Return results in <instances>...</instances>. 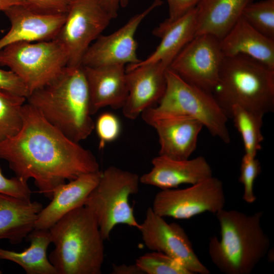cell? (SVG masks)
Segmentation results:
<instances>
[{
	"label": "cell",
	"mask_w": 274,
	"mask_h": 274,
	"mask_svg": "<svg viewBox=\"0 0 274 274\" xmlns=\"http://www.w3.org/2000/svg\"><path fill=\"white\" fill-rule=\"evenodd\" d=\"M19 132L0 144V159L16 177L32 179L41 193L51 199L60 185L100 170L92 153L63 134L26 101Z\"/></svg>",
	"instance_id": "1"
},
{
	"label": "cell",
	"mask_w": 274,
	"mask_h": 274,
	"mask_svg": "<svg viewBox=\"0 0 274 274\" xmlns=\"http://www.w3.org/2000/svg\"><path fill=\"white\" fill-rule=\"evenodd\" d=\"M26 102L75 142L87 139L94 128L82 65L66 66L49 83L31 92Z\"/></svg>",
	"instance_id": "2"
},
{
	"label": "cell",
	"mask_w": 274,
	"mask_h": 274,
	"mask_svg": "<svg viewBox=\"0 0 274 274\" xmlns=\"http://www.w3.org/2000/svg\"><path fill=\"white\" fill-rule=\"evenodd\" d=\"M54 249L48 258L57 274H100L104 239L97 221L85 206L61 218L49 229Z\"/></svg>",
	"instance_id": "3"
},
{
	"label": "cell",
	"mask_w": 274,
	"mask_h": 274,
	"mask_svg": "<svg viewBox=\"0 0 274 274\" xmlns=\"http://www.w3.org/2000/svg\"><path fill=\"white\" fill-rule=\"evenodd\" d=\"M215 215L221 238L212 237L209 254L213 263L226 274H250L267 254L270 239L261 224L263 212L252 215L242 212L218 211Z\"/></svg>",
	"instance_id": "4"
},
{
	"label": "cell",
	"mask_w": 274,
	"mask_h": 274,
	"mask_svg": "<svg viewBox=\"0 0 274 274\" xmlns=\"http://www.w3.org/2000/svg\"><path fill=\"white\" fill-rule=\"evenodd\" d=\"M212 94L227 116L233 105L264 115L274 110V69L244 55L224 57Z\"/></svg>",
	"instance_id": "5"
},
{
	"label": "cell",
	"mask_w": 274,
	"mask_h": 274,
	"mask_svg": "<svg viewBox=\"0 0 274 274\" xmlns=\"http://www.w3.org/2000/svg\"><path fill=\"white\" fill-rule=\"evenodd\" d=\"M165 77V89L158 105L148 109L157 114L195 119L213 136L229 143L228 117L212 94L188 83L168 67Z\"/></svg>",
	"instance_id": "6"
},
{
	"label": "cell",
	"mask_w": 274,
	"mask_h": 274,
	"mask_svg": "<svg viewBox=\"0 0 274 274\" xmlns=\"http://www.w3.org/2000/svg\"><path fill=\"white\" fill-rule=\"evenodd\" d=\"M140 183L136 174L116 166H111L101 171L99 182L84 206L94 214L105 241L118 224L139 228L140 224L129 199L131 195L138 193Z\"/></svg>",
	"instance_id": "7"
},
{
	"label": "cell",
	"mask_w": 274,
	"mask_h": 274,
	"mask_svg": "<svg viewBox=\"0 0 274 274\" xmlns=\"http://www.w3.org/2000/svg\"><path fill=\"white\" fill-rule=\"evenodd\" d=\"M67 64V53L56 39L17 42L0 50V66L17 75L29 94L51 81Z\"/></svg>",
	"instance_id": "8"
},
{
	"label": "cell",
	"mask_w": 274,
	"mask_h": 274,
	"mask_svg": "<svg viewBox=\"0 0 274 274\" xmlns=\"http://www.w3.org/2000/svg\"><path fill=\"white\" fill-rule=\"evenodd\" d=\"M113 19L100 0H75L56 39L65 49L67 66L81 65L91 44Z\"/></svg>",
	"instance_id": "9"
},
{
	"label": "cell",
	"mask_w": 274,
	"mask_h": 274,
	"mask_svg": "<svg viewBox=\"0 0 274 274\" xmlns=\"http://www.w3.org/2000/svg\"><path fill=\"white\" fill-rule=\"evenodd\" d=\"M225 204L223 184L213 176L186 188L161 189L151 208L162 217L183 220L207 212L216 214Z\"/></svg>",
	"instance_id": "10"
},
{
	"label": "cell",
	"mask_w": 274,
	"mask_h": 274,
	"mask_svg": "<svg viewBox=\"0 0 274 274\" xmlns=\"http://www.w3.org/2000/svg\"><path fill=\"white\" fill-rule=\"evenodd\" d=\"M224 58L220 40L210 34L196 35L168 68L188 83L212 93Z\"/></svg>",
	"instance_id": "11"
},
{
	"label": "cell",
	"mask_w": 274,
	"mask_h": 274,
	"mask_svg": "<svg viewBox=\"0 0 274 274\" xmlns=\"http://www.w3.org/2000/svg\"><path fill=\"white\" fill-rule=\"evenodd\" d=\"M142 240L152 251L163 253L180 262L192 274H209L210 271L200 261L184 229L179 224L168 223L151 207L140 224Z\"/></svg>",
	"instance_id": "12"
},
{
	"label": "cell",
	"mask_w": 274,
	"mask_h": 274,
	"mask_svg": "<svg viewBox=\"0 0 274 274\" xmlns=\"http://www.w3.org/2000/svg\"><path fill=\"white\" fill-rule=\"evenodd\" d=\"M162 4L161 0H154L144 11L133 16L114 32L99 36L87 49L81 65L99 67L139 63L142 60L137 55L135 33L145 18Z\"/></svg>",
	"instance_id": "13"
},
{
	"label": "cell",
	"mask_w": 274,
	"mask_h": 274,
	"mask_svg": "<svg viewBox=\"0 0 274 274\" xmlns=\"http://www.w3.org/2000/svg\"><path fill=\"white\" fill-rule=\"evenodd\" d=\"M141 115L157 133L159 155L176 160L189 158L196 149L203 127L201 122L185 116L157 114L149 109Z\"/></svg>",
	"instance_id": "14"
},
{
	"label": "cell",
	"mask_w": 274,
	"mask_h": 274,
	"mask_svg": "<svg viewBox=\"0 0 274 274\" xmlns=\"http://www.w3.org/2000/svg\"><path fill=\"white\" fill-rule=\"evenodd\" d=\"M125 68L128 95L122 110L126 118L133 120L162 97L166 68L160 62L129 64Z\"/></svg>",
	"instance_id": "15"
},
{
	"label": "cell",
	"mask_w": 274,
	"mask_h": 274,
	"mask_svg": "<svg viewBox=\"0 0 274 274\" xmlns=\"http://www.w3.org/2000/svg\"><path fill=\"white\" fill-rule=\"evenodd\" d=\"M11 27L0 39V50L17 42L47 41L56 38L66 17L65 14L38 13L22 5H14L4 10Z\"/></svg>",
	"instance_id": "16"
},
{
	"label": "cell",
	"mask_w": 274,
	"mask_h": 274,
	"mask_svg": "<svg viewBox=\"0 0 274 274\" xmlns=\"http://www.w3.org/2000/svg\"><path fill=\"white\" fill-rule=\"evenodd\" d=\"M151 163V170L140 177V182L161 189L193 185L213 177L211 166L203 156L176 160L158 155Z\"/></svg>",
	"instance_id": "17"
},
{
	"label": "cell",
	"mask_w": 274,
	"mask_h": 274,
	"mask_svg": "<svg viewBox=\"0 0 274 274\" xmlns=\"http://www.w3.org/2000/svg\"><path fill=\"white\" fill-rule=\"evenodd\" d=\"M82 66L88 86L92 115L106 107L122 109L128 95L125 65Z\"/></svg>",
	"instance_id": "18"
},
{
	"label": "cell",
	"mask_w": 274,
	"mask_h": 274,
	"mask_svg": "<svg viewBox=\"0 0 274 274\" xmlns=\"http://www.w3.org/2000/svg\"><path fill=\"white\" fill-rule=\"evenodd\" d=\"M101 174L100 170L84 174L59 186L50 202L39 214L35 229L48 230L65 214L84 206Z\"/></svg>",
	"instance_id": "19"
},
{
	"label": "cell",
	"mask_w": 274,
	"mask_h": 274,
	"mask_svg": "<svg viewBox=\"0 0 274 274\" xmlns=\"http://www.w3.org/2000/svg\"><path fill=\"white\" fill-rule=\"evenodd\" d=\"M197 28L196 7L173 21L165 20L153 31L161 41L154 51L136 64L160 62L169 67L182 49L195 36Z\"/></svg>",
	"instance_id": "20"
},
{
	"label": "cell",
	"mask_w": 274,
	"mask_h": 274,
	"mask_svg": "<svg viewBox=\"0 0 274 274\" xmlns=\"http://www.w3.org/2000/svg\"><path fill=\"white\" fill-rule=\"evenodd\" d=\"M224 57L244 55L274 69V39L250 25L242 16L220 40Z\"/></svg>",
	"instance_id": "21"
},
{
	"label": "cell",
	"mask_w": 274,
	"mask_h": 274,
	"mask_svg": "<svg viewBox=\"0 0 274 274\" xmlns=\"http://www.w3.org/2000/svg\"><path fill=\"white\" fill-rule=\"evenodd\" d=\"M43 208L39 202L0 193V239L20 244L35 229Z\"/></svg>",
	"instance_id": "22"
},
{
	"label": "cell",
	"mask_w": 274,
	"mask_h": 274,
	"mask_svg": "<svg viewBox=\"0 0 274 274\" xmlns=\"http://www.w3.org/2000/svg\"><path fill=\"white\" fill-rule=\"evenodd\" d=\"M254 0H200L196 7V35H212L221 40ZM195 35V36H196Z\"/></svg>",
	"instance_id": "23"
},
{
	"label": "cell",
	"mask_w": 274,
	"mask_h": 274,
	"mask_svg": "<svg viewBox=\"0 0 274 274\" xmlns=\"http://www.w3.org/2000/svg\"><path fill=\"white\" fill-rule=\"evenodd\" d=\"M26 238L29 247L21 252L0 248V259L18 264L27 274H57L47 255L51 243L49 229H35Z\"/></svg>",
	"instance_id": "24"
},
{
	"label": "cell",
	"mask_w": 274,
	"mask_h": 274,
	"mask_svg": "<svg viewBox=\"0 0 274 274\" xmlns=\"http://www.w3.org/2000/svg\"><path fill=\"white\" fill-rule=\"evenodd\" d=\"M264 116L239 105L232 106L228 113V117L233 119L234 125L241 135L245 154L249 157H256L261 149L263 140L261 128Z\"/></svg>",
	"instance_id": "25"
},
{
	"label": "cell",
	"mask_w": 274,
	"mask_h": 274,
	"mask_svg": "<svg viewBox=\"0 0 274 274\" xmlns=\"http://www.w3.org/2000/svg\"><path fill=\"white\" fill-rule=\"evenodd\" d=\"M26 101L23 96L0 91V144L21 130L23 123L22 108Z\"/></svg>",
	"instance_id": "26"
},
{
	"label": "cell",
	"mask_w": 274,
	"mask_h": 274,
	"mask_svg": "<svg viewBox=\"0 0 274 274\" xmlns=\"http://www.w3.org/2000/svg\"><path fill=\"white\" fill-rule=\"evenodd\" d=\"M241 16L259 32L274 39V0L253 1L245 7Z\"/></svg>",
	"instance_id": "27"
},
{
	"label": "cell",
	"mask_w": 274,
	"mask_h": 274,
	"mask_svg": "<svg viewBox=\"0 0 274 274\" xmlns=\"http://www.w3.org/2000/svg\"><path fill=\"white\" fill-rule=\"evenodd\" d=\"M135 263L144 274H192L177 260L158 251L141 256Z\"/></svg>",
	"instance_id": "28"
},
{
	"label": "cell",
	"mask_w": 274,
	"mask_h": 274,
	"mask_svg": "<svg viewBox=\"0 0 274 274\" xmlns=\"http://www.w3.org/2000/svg\"><path fill=\"white\" fill-rule=\"evenodd\" d=\"M261 171L260 162L255 157L245 154L242 158L240 168L239 182L244 186L243 199L248 203H252L256 200L254 193V183Z\"/></svg>",
	"instance_id": "29"
},
{
	"label": "cell",
	"mask_w": 274,
	"mask_h": 274,
	"mask_svg": "<svg viewBox=\"0 0 274 274\" xmlns=\"http://www.w3.org/2000/svg\"><path fill=\"white\" fill-rule=\"evenodd\" d=\"M95 126L99 140V147L103 148L107 143L115 141L119 136L121 131L120 121L114 114L106 112L98 118Z\"/></svg>",
	"instance_id": "30"
},
{
	"label": "cell",
	"mask_w": 274,
	"mask_h": 274,
	"mask_svg": "<svg viewBox=\"0 0 274 274\" xmlns=\"http://www.w3.org/2000/svg\"><path fill=\"white\" fill-rule=\"evenodd\" d=\"M75 0H22L23 6L38 13L65 14Z\"/></svg>",
	"instance_id": "31"
},
{
	"label": "cell",
	"mask_w": 274,
	"mask_h": 274,
	"mask_svg": "<svg viewBox=\"0 0 274 274\" xmlns=\"http://www.w3.org/2000/svg\"><path fill=\"white\" fill-rule=\"evenodd\" d=\"M0 193L26 199H31V191L27 182L17 177H5L0 167Z\"/></svg>",
	"instance_id": "32"
},
{
	"label": "cell",
	"mask_w": 274,
	"mask_h": 274,
	"mask_svg": "<svg viewBox=\"0 0 274 274\" xmlns=\"http://www.w3.org/2000/svg\"><path fill=\"white\" fill-rule=\"evenodd\" d=\"M0 91L23 96L26 98L29 92L21 79L12 71L0 68Z\"/></svg>",
	"instance_id": "33"
},
{
	"label": "cell",
	"mask_w": 274,
	"mask_h": 274,
	"mask_svg": "<svg viewBox=\"0 0 274 274\" xmlns=\"http://www.w3.org/2000/svg\"><path fill=\"white\" fill-rule=\"evenodd\" d=\"M200 0H166L169 16L165 20L174 21L195 8Z\"/></svg>",
	"instance_id": "34"
},
{
	"label": "cell",
	"mask_w": 274,
	"mask_h": 274,
	"mask_svg": "<svg viewBox=\"0 0 274 274\" xmlns=\"http://www.w3.org/2000/svg\"><path fill=\"white\" fill-rule=\"evenodd\" d=\"M100 1L112 19L117 17L120 8L126 7L129 2V0H100Z\"/></svg>",
	"instance_id": "35"
},
{
	"label": "cell",
	"mask_w": 274,
	"mask_h": 274,
	"mask_svg": "<svg viewBox=\"0 0 274 274\" xmlns=\"http://www.w3.org/2000/svg\"><path fill=\"white\" fill-rule=\"evenodd\" d=\"M111 273L112 274H144L135 263L130 265L113 264Z\"/></svg>",
	"instance_id": "36"
},
{
	"label": "cell",
	"mask_w": 274,
	"mask_h": 274,
	"mask_svg": "<svg viewBox=\"0 0 274 274\" xmlns=\"http://www.w3.org/2000/svg\"><path fill=\"white\" fill-rule=\"evenodd\" d=\"M22 5V0H0V11H4L7 8L14 5Z\"/></svg>",
	"instance_id": "37"
},
{
	"label": "cell",
	"mask_w": 274,
	"mask_h": 274,
	"mask_svg": "<svg viewBox=\"0 0 274 274\" xmlns=\"http://www.w3.org/2000/svg\"><path fill=\"white\" fill-rule=\"evenodd\" d=\"M2 273V271L0 270V274Z\"/></svg>",
	"instance_id": "38"
}]
</instances>
